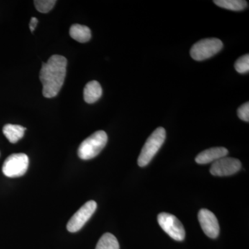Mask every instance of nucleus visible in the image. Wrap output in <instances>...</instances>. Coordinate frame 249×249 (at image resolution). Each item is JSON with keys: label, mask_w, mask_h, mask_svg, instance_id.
Listing matches in <instances>:
<instances>
[{"label": "nucleus", "mask_w": 249, "mask_h": 249, "mask_svg": "<svg viewBox=\"0 0 249 249\" xmlns=\"http://www.w3.org/2000/svg\"><path fill=\"white\" fill-rule=\"evenodd\" d=\"M70 36L73 40L85 43L91 39V30L89 27L81 24H73L70 29Z\"/></svg>", "instance_id": "obj_13"}, {"label": "nucleus", "mask_w": 249, "mask_h": 249, "mask_svg": "<svg viewBox=\"0 0 249 249\" xmlns=\"http://www.w3.org/2000/svg\"><path fill=\"white\" fill-rule=\"evenodd\" d=\"M223 48L222 41L217 38L199 40L192 47L191 55L196 61H202L219 53Z\"/></svg>", "instance_id": "obj_4"}, {"label": "nucleus", "mask_w": 249, "mask_h": 249, "mask_svg": "<svg viewBox=\"0 0 249 249\" xmlns=\"http://www.w3.org/2000/svg\"><path fill=\"white\" fill-rule=\"evenodd\" d=\"M236 71L240 73H248L249 71V55L246 54L240 57L235 63Z\"/></svg>", "instance_id": "obj_17"}, {"label": "nucleus", "mask_w": 249, "mask_h": 249, "mask_svg": "<svg viewBox=\"0 0 249 249\" xmlns=\"http://www.w3.org/2000/svg\"><path fill=\"white\" fill-rule=\"evenodd\" d=\"M103 94V89L101 85L96 80L90 81L84 88V100L85 102L91 104L96 103L101 98Z\"/></svg>", "instance_id": "obj_11"}, {"label": "nucleus", "mask_w": 249, "mask_h": 249, "mask_svg": "<svg viewBox=\"0 0 249 249\" xmlns=\"http://www.w3.org/2000/svg\"><path fill=\"white\" fill-rule=\"evenodd\" d=\"M214 4L223 9L233 11H240L248 6L247 1L243 0H214Z\"/></svg>", "instance_id": "obj_14"}, {"label": "nucleus", "mask_w": 249, "mask_h": 249, "mask_svg": "<svg viewBox=\"0 0 249 249\" xmlns=\"http://www.w3.org/2000/svg\"><path fill=\"white\" fill-rule=\"evenodd\" d=\"M56 1L55 0H36L34 1L36 9L42 14L49 13L53 6H55Z\"/></svg>", "instance_id": "obj_16"}, {"label": "nucleus", "mask_w": 249, "mask_h": 249, "mask_svg": "<svg viewBox=\"0 0 249 249\" xmlns=\"http://www.w3.org/2000/svg\"><path fill=\"white\" fill-rule=\"evenodd\" d=\"M67 65V59L60 55H52L48 61L42 64L40 79L45 97L53 98L58 94L66 77Z\"/></svg>", "instance_id": "obj_1"}, {"label": "nucleus", "mask_w": 249, "mask_h": 249, "mask_svg": "<svg viewBox=\"0 0 249 249\" xmlns=\"http://www.w3.org/2000/svg\"><path fill=\"white\" fill-rule=\"evenodd\" d=\"M242 163L237 159L224 157L214 161L210 172L214 176L225 177L234 175L240 170Z\"/></svg>", "instance_id": "obj_8"}, {"label": "nucleus", "mask_w": 249, "mask_h": 249, "mask_svg": "<svg viewBox=\"0 0 249 249\" xmlns=\"http://www.w3.org/2000/svg\"><path fill=\"white\" fill-rule=\"evenodd\" d=\"M228 154H229V150L225 147H212L200 152L196 156V161L199 164H207L211 162L214 163L219 159L227 157Z\"/></svg>", "instance_id": "obj_10"}, {"label": "nucleus", "mask_w": 249, "mask_h": 249, "mask_svg": "<svg viewBox=\"0 0 249 249\" xmlns=\"http://www.w3.org/2000/svg\"><path fill=\"white\" fill-rule=\"evenodd\" d=\"M198 219L204 233L211 238H216L219 234V225L217 217L211 211L201 209L198 213Z\"/></svg>", "instance_id": "obj_9"}, {"label": "nucleus", "mask_w": 249, "mask_h": 249, "mask_svg": "<svg viewBox=\"0 0 249 249\" xmlns=\"http://www.w3.org/2000/svg\"><path fill=\"white\" fill-rule=\"evenodd\" d=\"M237 115L241 120L249 122V103H245L237 109Z\"/></svg>", "instance_id": "obj_18"}, {"label": "nucleus", "mask_w": 249, "mask_h": 249, "mask_svg": "<svg viewBox=\"0 0 249 249\" xmlns=\"http://www.w3.org/2000/svg\"><path fill=\"white\" fill-rule=\"evenodd\" d=\"M161 229L170 237L177 241H183L186 236L184 227L178 217L170 213H161L157 217Z\"/></svg>", "instance_id": "obj_6"}, {"label": "nucleus", "mask_w": 249, "mask_h": 249, "mask_svg": "<svg viewBox=\"0 0 249 249\" xmlns=\"http://www.w3.org/2000/svg\"><path fill=\"white\" fill-rule=\"evenodd\" d=\"M37 23H38V20L37 18H31L30 23H29V28H30L31 32H34V31L35 30Z\"/></svg>", "instance_id": "obj_19"}, {"label": "nucleus", "mask_w": 249, "mask_h": 249, "mask_svg": "<svg viewBox=\"0 0 249 249\" xmlns=\"http://www.w3.org/2000/svg\"><path fill=\"white\" fill-rule=\"evenodd\" d=\"M29 157L24 153L13 154L7 157L2 166V172L8 178L23 176L29 167Z\"/></svg>", "instance_id": "obj_5"}, {"label": "nucleus", "mask_w": 249, "mask_h": 249, "mask_svg": "<svg viewBox=\"0 0 249 249\" xmlns=\"http://www.w3.org/2000/svg\"><path fill=\"white\" fill-rule=\"evenodd\" d=\"M107 135L103 130L94 132L80 144L78 155L81 160H89L99 155L107 142Z\"/></svg>", "instance_id": "obj_2"}, {"label": "nucleus", "mask_w": 249, "mask_h": 249, "mask_svg": "<svg viewBox=\"0 0 249 249\" xmlns=\"http://www.w3.org/2000/svg\"><path fill=\"white\" fill-rule=\"evenodd\" d=\"M96 208L97 204L96 201H89L85 203L67 223V230L71 232L80 231L94 213Z\"/></svg>", "instance_id": "obj_7"}, {"label": "nucleus", "mask_w": 249, "mask_h": 249, "mask_svg": "<svg viewBox=\"0 0 249 249\" xmlns=\"http://www.w3.org/2000/svg\"><path fill=\"white\" fill-rule=\"evenodd\" d=\"M166 132L163 127H158L149 137L142 147L138 159V165L140 167L146 166L156 154L158 152L165 142Z\"/></svg>", "instance_id": "obj_3"}, {"label": "nucleus", "mask_w": 249, "mask_h": 249, "mask_svg": "<svg viewBox=\"0 0 249 249\" xmlns=\"http://www.w3.org/2000/svg\"><path fill=\"white\" fill-rule=\"evenodd\" d=\"M96 249H120V247L115 236L107 232L100 238Z\"/></svg>", "instance_id": "obj_15"}, {"label": "nucleus", "mask_w": 249, "mask_h": 249, "mask_svg": "<svg viewBox=\"0 0 249 249\" xmlns=\"http://www.w3.org/2000/svg\"><path fill=\"white\" fill-rule=\"evenodd\" d=\"M26 129L19 124H7L3 127V133L10 142L16 143L23 138Z\"/></svg>", "instance_id": "obj_12"}]
</instances>
